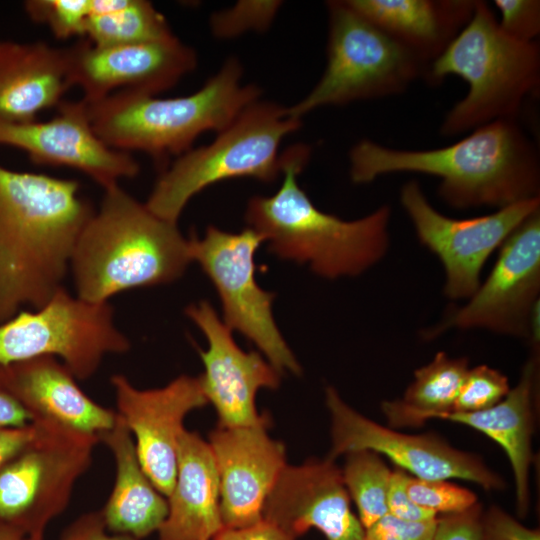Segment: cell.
<instances>
[{
  "mask_svg": "<svg viewBox=\"0 0 540 540\" xmlns=\"http://www.w3.org/2000/svg\"><path fill=\"white\" fill-rule=\"evenodd\" d=\"M93 212L75 179L0 165V323L63 287Z\"/></svg>",
  "mask_w": 540,
  "mask_h": 540,
  "instance_id": "6da1fadb",
  "label": "cell"
},
{
  "mask_svg": "<svg viewBox=\"0 0 540 540\" xmlns=\"http://www.w3.org/2000/svg\"><path fill=\"white\" fill-rule=\"evenodd\" d=\"M350 178L367 184L380 176L438 177V196L455 209L502 208L539 197L540 157L517 119H499L436 149L405 150L360 140L350 150Z\"/></svg>",
  "mask_w": 540,
  "mask_h": 540,
  "instance_id": "7a4b0ae2",
  "label": "cell"
},
{
  "mask_svg": "<svg viewBox=\"0 0 540 540\" xmlns=\"http://www.w3.org/2000/svg\"><path fill=\"white\" fill-rule=\"evenodd\" d=\"M310 154L304 144L281 154L284 177L279 190L271 196L252 197L246 222L280 258L308 264L327 279L358 276L388 252L391 209L382 205L352 221L318 209L297 182Z\"/></svg>",
  "mask_w": 540,
  "mask_h": 540,
  "instance_id": "3957f363",
  "label": "cell"
},
{
  "mask_svg": "<svg viewBox=\"0 0 540 540\" xmlns=\"http://www.w3.org/2000/svg\"><path fill=\"white\" fill-rule=\"evenodd\" d=\"M192 262L177 223L154 214L120 185L104 190L71 257L76 296L105 303L123 291L171 283Z\"/></svg>",
  "mask_w": 540,
  "mask_h": 540,
  "instance_id": "277c9868",
  "label": "cell"
},
{
  "mask_svg": "<svg viewBox=\"0 0 540 540\" xmlns=\"http://www.w3.org/2000/svg\"><path fill=\"white\" fill-rule=\"evenodd\" d=\"M242 66L228 59L196 92L182 97L160 98L133 92H116L88 103L96 134L110 147L130 153L141 151L156 160L180 156L207 131L219 132L261 90L242 83Z\"/></svg>",
  "mask_w": 540,
  "mask_h": 540,
  "instance_id": "5b68a950",
  "label": "cell"
},
{
  "mask_svg": "<svg viewBox=\"0 0 540 540\" xmlns=\"http://www.w3.org/2000/svg\"><path fill=\"white\" fill-rule=\"evenodd\" d=\"M468 84L466 96L445 115L440 134L472 131L499 119H517L525 99L540 85V49L501 30L491 7L476 0L472 17L423 79L441 84L447 76Z\"/></svg>",
  "mask_w": 540,
  "mask_h": 540,
  "instance_id": "8992f818",
  "label": "cell"
},
{
  "mask_svg": "<svg viewBox=\"0 0 540 540\" xmlns=\"http://www.w3.org/2000/svg\"><path fill=\"white\" fill-rule=\"evenodd\" d=\"M301 125L287 107L254 101L217 132L213 142L178 156L145 204L157 216L177 223L189 200L212 184L237 177L275 181L282 168L279 147Z\"/></svg>",
  "mask_w": 540,
  "mask_h": 540,
  "instance_id": "52a82bcc",
  "label": "cell"
},
{
  "mask_svg": "<svg viewBox=\"0 0 540 540\" xmlns=\"http://www.w3.org/2000/svg\"><path fill=\"white\" fill-rule=\"evenodd\" d=\"M327 62L314 88L288 108L301 119L323 106L400 94L428 69L417 56L393 40L345 0L326 3Z\"/></svg>",
  "mask_w": 540,
  "mask_h": 540,
  "instance_id": "ba28073f",
  "label": "cell"
},
{
  "mask_svg": "<svg viewBox=\"0 0 540 540\" xmlns=\"http://www.w3.org/2000/svg\"><path fill=\"white\" fill-rule=\"evenodd\" d=\"M32 440L0 468V530L43 538L69 505L77 480L92 463L99 437L33 421Z\"/></svg>",
  "mask_w": 540,
  "mask_h": 540,
  "instance_id": "9c48e42d",
  "label": "cell"
},
{
  "mask_svg": "<svg viewBox=\"0 0 540 540\" xmlns=\"http://www.w3.org/2000/svg\"><path fill=\"white\" fill-rule=\"evenodd\" d=\"M130 341L116 326L108 303H92L60 288L42 307L21 310L0 323V366L55 357L76 379L90 378L109 354Z\"/></svg>",
  "mask_w": 540,
  "mask_h": 540,
  "instance_id": "30bf717a",
  "label": "cell"
},
{
  "mask_svg": "<svg viewBox=\"0 0 540 540\" xmlns=\"http://www.w3.org/2000/svg\"><path fill=\"white\" fill-rule=\"evenodd\" d=\"M263 241L249 227L229 233L209 226L202 238L189 239V248L192 261L218 292L224 324L253 342L279 373L300 374L301 367L274 320L275 294L263 290L255 278L254 256Z\"/></svg>",
  "mask_w": 540,
  "mask_h": 540,
  "instance_id": "8fae6325",
  "label": "cell"
},
{
  "mask_svg": "<svg viewBox=\"0 0 540 540\" xmlns=\"http://www.w3.org/2000/svg\"><path fill=\"white\" fill-rule=\"evenodd\" d=\"M400 202L419 242L442 263L443 292L450 300H467L477 291L488 258L526 218L540 209L539 196L488 215L451 218L431 205L416 180L401 187Z\"/></svg>",
  "mask_w": 540,
  "mask_h": 540,
  "instance_id": "7c38bea8",
  "label": "cell"
},
{
  "mask_svg": "<svg viewBox=\"0 0 540 540\" xmlns=\"http://www.w3.org/2000/svg\"><path fill=\"white\" fill-rule=\"evenodd\" d=\"M539 294L540 209L504 241L490 274L467 302L448 310L422 331V338L433 340L452 329H483L529 340Z\"/></svg>",
  "mask_w": 540,
  "mask_h": 540,
  "instance_id": "4fadbf2b",
  "label": "cell"
},
{
  "mask_svg": "<svg viewBox=\"0 0 540 540\" xmlns=\"http://www.w3.org/2000/svg\"><path fill=\"white\" fill-rule=\"evenodd\" d=\"M326 404L332 419L329 459L351 451L371 450L414 477L464 479L485 490L505 488L502 478L478 455L458 450L434 434L410 435L382 426L348 406L332 387L326 389Z\"/></svg>",
  "mask_w": 540,
  "mask_h": 540,
  "instance_id": "5bb4252c",
  "label": "cell"
},
{
  "mask_svg": "<svg viewBox=\"0 0 540 540\" xmlns=\"http://www.w3.org/2000/svg\"><path fill=\"white\" fill-rule=\"evenodd\" d=\"M67 51L71 86L79 87L88 103L122 91L157 96L197 65L196 52L176 36L106 47L83 39Z\"/></svg>",
  "mask_w": 540,
  "mask_h": 540,
  "instance_id": "9a60e30c",
  "label": "cell"
},
{
  "mask_svg": "<svg viewBox=\"0 0 540 540\" xmlns=\"http://www.w3.org/2000/svg\"><path fill=\"white\" fill-rule=\"evenodd\" d=\"M116 413L129 429L138 459L156 489L168 497L173 489L183 422L208 400L199 377L181 375L162 388L142 390L121 374L111 378Z\"/></svg>",
  "mask_w": 540,
  "mask_h": 540,
  "instance_id": "2e32d148",
  "label": "cell"
},
{
  "mask_svg": "<svg viewBox=\"0 0 540 540\" xmlns=\"http://www.w3.org/2000/svg\"><path fill=\"white\" fill-rule=\"evenodd\" d=\"M0 145L24 151L37 164L78 170L103 190L140 170L131 153L110 147L96 134L83 98L63 100L47 121L0 120Z\"/></svg>",
  "mask_w": 540,
  "mask_h": 540,
  "instance_id": "e0dca14e",
  "label": "cell"
},
{
  "mask_svg": "<svg viewBox=\"0 0 540 540\" xmlns=\"http://www.w3.org/2000/svg\"><path fill=\"white\" fill-rule=\"evenodd\" d=\"M185 312L208 341L207 350H199L205 368L199 378L208 403L218 414L219 426H249L266 420L256 410V393L261 388L276 389L280 373L259 353L243 351L207 301L191 304Z\"/></svg>",
  "mask_w": 540,
  "mask_h": 540,
  "instance_id": "ac0fdd59",
  "label": "cell"
},
{
  "mask_svg": "<svg viewBox=\"0 0 540 540\" xmlns=\"http://www.w3.org/2000/svg\"><path fill=\"white\" fill-rule=\"evenodd\" d=\"M269 419L249 426H219L210 433L220 482L224 527L240 528L263 519L265 502L286 467L284 445L267 434Z\"/></svg>",
  "mask_w": 540,
  "mask_h": 540,
  "instance_id": "d6986e66",
  "label": "cell"
},
{
  "mask_svg": "<svg viewBox=\"0 0 540 540\" xmlns=\"http://www.w3.org/2000/svg\"><path fill=\"white\" fill-rule=\"evenodd\" d=\"M263 519L294 539L316 528L326 540H364L341 470L329 458L286 465L265 502Z\"/></svg>",
  "mask_w": 540,
  "mask_h": 540,
  "instance_id": "ffe728a7",
  "label": "cell"
},
{
  "mask_svg": "<svg viewBox=\"0 0 540 540\" xmlns=\"http://www.w3.org/2000/svg\"><path fill=\"white\" fill-rule=\"evenodd\" d=\"M0 386L23 406L31 422H48L99 437L116 421V412L87 396L55 357L0 366Z\"/></svg>",
  "mask_w": 540,
  "mask_h": 540,
  "instance_id": "44dd1931",
  "label": "cell"
},
{
  "mask_svg": "<svg viewBox=\"0 0 540 540\" xmlns=\"http://www.w3.org/2000/svg\"><path fill=\"white\" fill-rule=\"evenodd\" d=\"M71 87L67 47L0 41V120L34 121Z\"/></svg>",
  "mask_w": 540,
  "mask_h": 540,
  "instance_id": "7402d4cb",
  "label": "cell"
},
{
  "mask_svg": "<svg viewBox=\"0 0 540 540\" xmlns=\"http://www.w3.org/2000/svg\"><path fill=\"white\" fill-rule=\"evenodd\" d=\"M167 498L158 540H213L224 527L215 459L196 432L184 430L180 437L176 479Z\"/></svg>",
  "mask_w": 540,
  "mask_h": 540,
  "instance_id": "603a6c76",
  "label": "cell"
},
{
  "mask_svg": "<svg viewBox=\"0 0 540 540\" xmlns=\"http://www.w3.org/2000/svg\"><path fill=\"white\" fill-rule=\"evenodd\" d=\"M345 1L427 67L468 23L476 4V0Z\"/></svg>",
  "mask_w": 540,
  "mask_h": 540,
  "instance_id": "cb8c5ba5",
  "label": "cell"
},
{
  "mask_svg": "<svg viewBox=\"0 0 540 540\" xmlns=\"http://www.w3.org/2000/svg\"><path fill=\"white\" fill-rule=\"evenodd\" d=\"M538 377L539 357L534 348L518 383L496 405L481 411L450 412L439 417L476 429L502 447L514 474L517 510L521 516L527 513L530 501L531 436Z\"/></svg>",
  "mask_w": 540,
  "mask_h": 540,
  "instance_id": "d4e9b609",
  "label": "cell"
},
{
  "mask_svg": "<svg viewBox=\"0 0 540 540\" xmlns=\"http://www.w3.org/2000/svg\"><path fill=\"white\" fill-rule=\"evenodd\" d=\"M99 440L115 462L113 489L100 510L106 529L137 540L158 531L167 517L168 501L142 468L133 437L117 413L114 426Z\"/></svg>",
  "mask_w": 540,
  "mask_h": 540,
  "instance_id": "484cf974",
  "label": "cell"
},
{
  "mask_svg": "<svg viewBox=\"0 0 540 540\" xmlns=\"http://www.w3.org/2000/svg\"><path fill=\"white\" fill-rule=\"evenodd\" d=\"M468 369L467 358L438 352L414 372L402 399L382 403L390 428L419 427L452 412Z\"/></svg>",
  "mask_w": 540,
  "mask_h": 540,
  "instance_id": "4316f807",
  "label": "cell"
},
{
  "mask_svg": "<svg viewBox=\"0 0 540 540\" xmlns=\"http://www.w3.org/2000/svg\"><path fill=\"white\" fill-rule=\"evenodd\" d=\"M165 16L146 0H90L85 39L117 46L173 38Z\"/></svg>",
  "mask_w": 540,
  "mask_h": 540,
  "instance_id": "83f0119b",
  "label": "cell"
},
{
  "mask_svg": "<svg viewBox=\"0 0 540 540\" xmlns=\"http://www.w3.org/2000/svg\"><path fill=\"white\" fill-rule=\"evenodd\" d=\"M345 455L342 480L366 529L388 513L387 494L392 471L374 451L356 450Z\"/></svg>",
  "mask_w": 540,
  "mask_h": 540,
  "instance_id": "f1b7e54d",
  "label": "cell"
},
{
  "mask_svg": "<svg viewBox=\"0 0 540 540\" xmlns=\"http://www.w3.org/2000/svg\"><path fill=\"white\" fill-rule=\"evenodd\" d=\"M23 7L30 20L48 27L57 39L85 37L90 0H28Z\"/></svg>",
  "mask_w": 540,
  "mask_h": 540,
  "instance_id": "f546056e",
  "label": "cell"
},
{
  "mask_svg": "<svg viewBox=\"0 0 540 540\" xmlns=\"http://www.w3.org/2000/svg\"><path fill=\"white\" fill-rule=\"evenodd\" d=\"M282 2L239 1L233 7L215 12L210 18L213 35L221 39L237 37L248 31L262 32L274 20Z\"/></svg>",
  "mask_w": 540,
  "mask_h": 540,
  "instance_id": "4dcf8cb0",
  "label": "cell"
},
{
  "mask_svg": "<svg viewBox=\"0 0 540 540\" xmlns=\"http://www.w3.org/2000/svg\"><path fill=\"white\" fill-rule=\"evenodd\" d=\"M510 389L508 378L497 369L487 365L469 368L452 412L488 409L500 402Z\"/></svg>",
  "mask_w": 540,
  "mask_h": 540,
  "instance_id": "1f68e13d",
  "label": "cell"
},
{
  "mask_svg": "<svg viewBox=\"0 0 540 540\" xmlns=\"http://www.w3.org/2000/svg\"><path fill=\"white\" fill-rule=\"evenodd\" d=\"M406 489L417 505L441 515L460 513L478 503L474 492L447 480L408 475Z\"/></svg>",
  "mask_w": 540,
  "mask_h": 540,
  "instance_id": "d6a6232c",
  "label": "cell"
},
{
  "mask_svg": "<svg viewBox=\"0 0 540 540\" xmlns=\"http://www.w3.org/2000/svg\"><path fill=\"white\" fill-rule=\"evenodd\" d=\"M500 12L499 27L508 36L524 42L535 41L540 33L539 0H495Z\"/></svg>",
  "mask_w": 540,
  "mask_h": 540,
  "instance_id": "836d02e7",
  "label": "cell"
},
{
  "mask_svg": "<svg viewBox=\"0 0 540 540\" xmlns=\"http://www.w3.org/2000/svg\"><path fill=\"white\" fill-rule=\"evenodd\" d=\"M437 518L408 521L387 513L365 529L364 540H433Z\"/></svg>",
  "mask_w": 540,
  "mask_h": 540,
  "instance_id": "e575fe53",
  "label": "cell"
},
{
  "mask_svg": "<svg viewBox=\"0 0 540 540\" xmlns=\"http://www.w3.org/2000/svg\"><path fill=\"white\" fill-rule=\"evenodd\" d=\"M480 540H540L539 529L522 525L497 506L482 512Z\"/></svg>",
  "mask_w": 540,
  "mask_h": 540,
  "instance_id": "d590c367",
  "label": "cell"
},
{
  "mask_svg": "<svg viewBox=\"0 0 540 540\" xmlns=\"http://www.w3.org/2000/svg\"><path fill=\"white\" fill-rule=\"evenodd\" d=\"M408 475L406 471L400 468L392 471L387 494L388 513L408 521L436 519L438 516L435 512L417 505L410 498L406 489Z\"/></svg>",
  "mask_w": 540,
  "mask_h": 540,
  "instance_id": "8d00e7d4",
  "label": "cell"
},
{
  "mask_svg": "<svg viewBox=\"0 0 540 540\" xmlns=\"http://www.w3.org/2000/svg\"><path fill=\"white\" fill-rule=\"evenodd\" d=\"M482 512L476 503L463 512L440 515L433 540H480Z\"/></svg>",
  "mask_w": 540,
  "mask_h": 540,
  "instance_id": "74e56055",
  "label": "cell"
},
{
  "mask_svg": "<svg viewBox=\"0 0 540 540\" xmlns=\"http://www.w3.org/2000/svg\"><path fill=\"white\" fill-rule=\"evenodd\" d=\"M100 511L88 512L72 522L60 540H137L127 534H108Z\"/></svg>",
  "mask_w": 540,
  "mask_h": 540,
  "instance_id": "f35d334b",
  "label": "cell"
},
{
  "mask_svg": "<svg viewBox=\"0 0 540 540\" xmlns=\"http://www.w3.org/2000/svg\"><path fill=\"white\" fill-rule=\"evenodd\" d=\"M213 540H295L275 524L262 519L246 527H223Z\"/></svg>",
  "mask_w": 540,
  "mask_h": 540,
  "instance_id": "ab89813d",
  "label": "cell"
},
{
  "mask_svg": "<svg viewBox=\"0 0 540 540\" xmlns=\"http://www.w3.org/2000/svg\"><path fill=\"white\" fill-rule=\"evenodd\" d=\"M35 432L33 422L21 427L0 426V468L32 440Z\"/></svg>",
  "mask_w": 540,
  "mask_h": 540,
  "instance_id": "60d3db41",
  "label": "cell"
},
{
  "mask_svg": "<svg viewBox=\"0 0 540 540\" xmlns=\"http://www.w3.org/2000/svg\"><path fill=\"white\" fill-rule=\"evenodd\" d=\"M30 423L29 413L0 386V426L21 427Z\"/></svg>",
  "mask_w": 540,
  "mask_h": 540,
  "instance_id": "b9f144b4",
  "label": "cell"
},
{
  "mask_svg": "<svg viewBox=\"0 0 540 540\" xmlns=\"http://www.w3.org/2000/svg\"><path fill=\"white\" fill-rule=\"evenodd\" d=\"M22 539H23L22 537L16 534L0 530V540H22Z\"/></svg>",
  "mask_w": 540,
  "mask_h": 540,
  "instance_id": "7bdbcfd3",
  "label": "cell"
},
{
  "mask_svg": "<svg viewBox=\"0 0 540 540\" xmlns=\"http://www.w3.org/2000/svg\"><path fill=\"white\" fill-rule=\"evenodd\" d=\"M22 540H43V538H23Z\"/></svg>",
  "mask_w": 540,
  "mask_h": 540,
  "instance_id": "ee69618b",
  "label": "cell"
}]
</instances>
